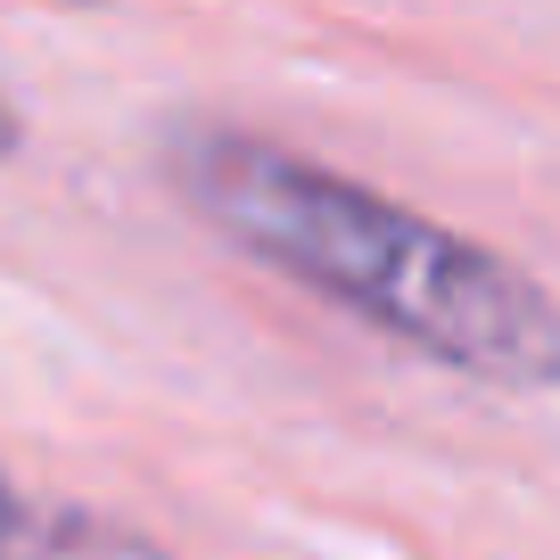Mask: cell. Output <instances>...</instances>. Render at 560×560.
Here are the masks:
<instances>
[{"instance_id": "3957f363", "label": "cell", "mask_w": 560, "mask_h": 560, "mask_svg": "<svg viewBox=\"0 0 560 560\" xmlns=\"http://www.w3.org/2000/svg\"><path fill=\"white\" fill-rule=\"evenodd\" d=\"M18 149H25V116L9 107V91H0V165L18 158Z\"/></svg>"}, {"instance_id": "6da1fadb", "label": "cell", "mask_w": 560, "mask_h": 560, "mask_svg": "<svg viewBox=\"0 0 560 560\" xmlns=\"http://www.w3.org/2000/svg\"><path fill=\"white\" fill-rule=\"evenodd\" d=\"M165 174L231 247L305 280L314 298L347 305L396 347L429 354L462 380L527 387V396L552 387L560 322L544 280H527L511 256L280 149V140L231 132V124L174 132Z\"/></svg>"}, {"instance_id": "7a4b0ae2", "label": "cell", "mask_w": 560, "mask_h": 560, "mask_svg": "<svg viewBox=\"0 0 560 560\" xmlns=\"http://www.w3.org/2000/svg\"><path fill=\"white\" fill-rule=\"evenodd\" d=\"M0 560H149V552H140L132 536H116V527H91V520L25 503V494L0 478Z\"/></svg>"}]
</instances>
